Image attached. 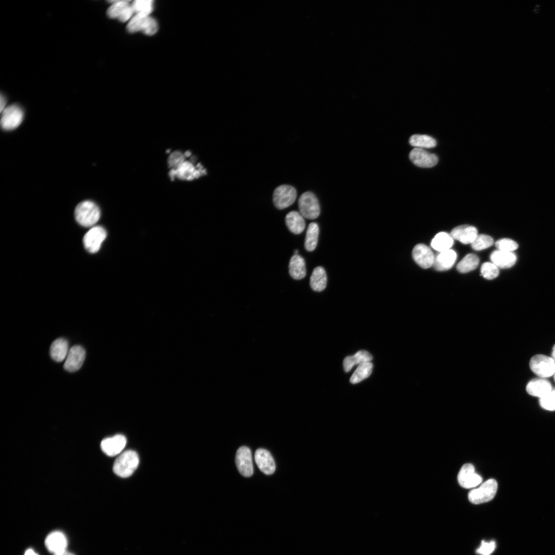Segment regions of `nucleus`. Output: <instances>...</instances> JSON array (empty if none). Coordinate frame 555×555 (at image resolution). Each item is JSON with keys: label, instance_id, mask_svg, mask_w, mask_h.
Instances as JSON below:
<instances>
[{"label": "nucleus", "instance_id": "nucleus-1", "mask_svg": "<svg viewBox=\"0 0 555 555\" xmlns=\"http://www.w3.org/2000/svg\"><path fill=\"white\" fill-rule=\"evenodd\" d=\"M75 216L77 222L81 226L90 227L94 225L99 219L100 211L94 202L86 200L77 206Z\"/></svg>", "mask_w": 555, "mask_h": 555}, {"label": "nucleus", "instance_id": "nucleus-2", "mask_svg": "<svg viewBox=\"0 0 555 555\" xmlns=\"http://www.w3.org/2000/svg\"><path fill=\"white\" fill-rule=\"evenodd\" d=\"M137 453L133 450H127L117 458L113 465V471L121 477L131 476L137 469L139 464Z\"/></svg>", "mask_w": 555, "mask_h": 555}, {"label": "nucleus", "instance_id": "nucleus-3", "mask_svg": "<svg viewBox=\"0 0 555 555\" xmlns=\"http://www.w3.org/2000/svg\"><path fill=\"white\" fill-rule=\"evenodd\" d=\"M497 489L496 481L489 479L477 488L470 491L468 498L474 504H480L491 501L495 496Z\"/></svg>", "mask_w": 555, "mask_h": 555}, {"label": "nucleus", "instance_id": "nucleus-4", "mask_svg": "<svg viewBox=\"0 0 555 555\" xmlns=\"http://www.w3.org/2000/svg\"><path fill=\"white\" fill-rule=\"evenodd\" d=\"M529 366L531 370L540 378L550 377L555 373V361L552 357L544 355L533 356L530 360Z\"/></svg>", "mask_w": 555, "mask_h": 555}, {"label": "nucleus", "instance_id": "nucleus-5", "mask_svg": "<svg viewBox=\"0 0 555 555\" xmlns=\"http://www.w3.org/2000/svg\"><path fill=\"white\" fill-rule=\"evenodd\" d=\"M298 206L300 213L304 218L314 219L320 214V208L318 200L311 192H306L300 196Z\"/></svg>", "mask_w": 555, "mask_h": 555}, {"label": "nucleus", "instance_id": "nucleus-6", "mask_svg": "<svg viewBox=\"0 0 555 555\" xmlns=\"http://www.w3.org/2000/svg\"><path fill=\"white\" fill-rule=\"evenodd\" d=\"M295 189L290 185L283 184L278 187L273 194V201L278 209H284L291 206L297 198Z\"/></svg>", "mask_w": 555, "mask_h": 555}, {"label": "nucleus", "instance_id": "nucleus-7", "mask_svg": "<svg viewBox=\"0 0 555 555\" xmlns=\"http://www.w3.org/2000/svg\"><path fill=\"white\" fill-rule=\"evenodd\" d=\"M1 125L5 130H12L18 127L22 122L24 113L22 108L15 104L6 107L1 113Z\"/></svg>", "mask_w": 555, "mask_h": 555}, {"label": "nucleus", "instance_id": "nucleus-8", "mask_svg": "<svg viewBox=\"0 0 555 555\" xmlns=\"http://www.w3.org/2000/svg\"><path fill=\"white\" fill-rule=\"evenodd\" d=\"M106 237V232L103 228L100 226L92 227L83 237V244L85 249L90 253H96L99 250Z\"/></svg>", "mask_w": 555, "mask_h": 555}, {"label": "nucleus", "instance_id": "nucleus-9", "mask_svg": "<svg viewBox=\"0 0 555 555\" xmlns=\"http://www.w3.org/2000/svg\"><path fill=\"white\" fill-rule=\"evenodd\" d=\"M459 484L466 489L475 487L482 482V477L475 471L471 464H466L461 468L457 476Z\"/></svg>", "mask_w": 555, "mask_h": 555}, {"label": "nucleus", "instance_id": "nucleus-10", "mask_svg": "<svg viewBox=\"0 0 555 555\" xmlns=\"http://www.w3.org/2000/svg\"><path fill=\"white\" fill-rule=\"evenodd\" d=\"M235 463L241 475L245 477H250L252 475L253 467L251 452L249 448L242 446L237 449L235 455Z\"/></svg>", "mask_w": 555, "mask_h": 555}, {"label": "nucleus", "instance_id": "nucleus-11", "mask_svg": "<svg viewBox=\"0 0 555 555\" xmlns=\"http://www.w3.org/2000/svg\"><path fill=\"white\" fill-rule=\"evenodd\" d=\"M198 166L196 167L191 162L184 160L175 169L171 170L170 174L172 178L176 177L181 179L192 180L205 174V170Z\"/></svg>", "mask_w": 555, "mask_h": 555}, {"label": "nucleus", "instance_id": "nucleus-12", "mask_svg": "<svg viewBox=\"0 0 555 555\" xmlns=\"http://www.w3.org/2000/svg\"><path fill=\"white\" fill-rule=\"evenodd\" d=\"M85 357V351L80 345H75L69 349L64 364V368L69 372H75L82 366Z\"/></svg>", "mask_w": 555, "mask_h": 555}, {"label": "nucleus", "instance_id": "nucleus-13", "mask_svg": "<svg viewBox=\"0 0 555 555\" xmlns=\"http://www.w3.org/2000/svg\"><path fill=\"white\" fill-rule=\"evenodd\" d=\"M126 443V438L120 434L103 439L100 446L103 452L107 455L114 456L119 454Z\"/></svg>", "mask_w": 555, "mask_h": 555}, {"label": "nucleus", "instance_id": "nucleus-14", "mask_svg": "<svg viewBox=\"0 0 555 555\" xmlns=\"http://www.w3.org/2000/svg\"><path fill=\"white\" fill-rule=\"evenodd\" d=\"M409 157L416 165L421 168H431L438 162V158L421 148L415 147L410 153Z\"/></svg>", "mask_w": 555, "mask_h": 555}, {"label": "nucleus", "instance_id": "nucleus-15", "mask_svg": "<svg viewBox=\"0 0 555 555\" xmlns=\"http://www.w3.org/2000/svg\"><path fill=\"white\" fill-rule=\"evenodd\" d=\"M412 256L420 267L427 269L433 266L435 255L429 247L423 244H419L414 247Z\"/></svg>", "mask_w": 555, "mask_h": 555}, {"label": "nucleus", "instance_id": "nucleus-16", "mask_svg": "<svg viewBox=\"0 0 555 555\" xmlns=\"http://www.w3.org/2000/svg\"><path fill=\"white\" fill-rule=\"evenodd\" d=\"M254 459L257 467L264 474L271 475L274 472V460L268 450L262 448L257 449L254 454Z\"/></svg>", "mask_w": 555, "mask_h": 555}, {"label": "nucleus", "instance_id": "nucleus-17", "mask_svg": "<svg viewBox=\"0 0 555 555\" xmlns=\"http://www.w3.org/2000/svg\"><path fill=\"white\" fill-rule=\"evenodd\" d=\"M45 545L47 550L54 554L66 550L67 538L65 534L60 531H53L46 538Z\"/></svg>", "mask_w": 555, "mask_h": 555}, {"label": "nucleus", "instance_id": "nucleus-18", "mask_svg": "<svg viewBox=\"0 0 555 555\" xmlns=\"http://www.w3.org/2000/svg\"><path fill=\"white\" fill-rule=\"evenodd\" d=\"M526 389L530 395L541 398L550 392L552 387L548 380L539 377L530 380L527 383Z\"/></svg>", "mask_w": 555, "mask_h": 555}, {"label": "nucleus", "instance_id": "nucleus-19", "mask_svg": "<svg viewBox=\"0 0 555 555\" xmlns=\"http://www.w3.org/2000/svg\"><path fill=\"white\" fill-rule=\"evenodd\" d=\"M450 234L453 239L464 244L472 243L478 235L476 228L469 225L457 226L452 229Z\"/></svg>", "mask_w": 555, "mask_h": 555}, {"label": "nucleus", "instance_id": "nucleus-20", "mask_svg": "<svg viewBox=\"0 0 555 555\" xmlns=\"http://www.w3.org/2000/svg\"><path fill=\"white\" fill-rule=\"evenodd\" d=\"M456 257V252L452 249L439 252L434 256L433 266L437 271L448 270L454 264Z\"/></svg>", "mask_w": 555, "mask_h": 555}, {"label": "nucleus", "instance_id": "nucleus-21", "mask_svg": "<svg viewBox=\"0 0 555 555\" xmlns=\"http://www.w3.org/2000/svg\"><path fill=\"white\" fill-rule=\"evenodd\" d=\"M153 22V17L136 14L128 21L126 28L131 33L142 31L145 34L150 29Z\"/></svg>", "mask_w": 555, "mask_h": 555}, {"label": "nucleus", "instance_id": "nucleus-22", "mask_svg": "<svg viewBox=\"0 0 555 555\" xmlns=\"http://www.w3.org/2000/svg\"><path fill=\"white\" fill-rule=\"evenodd\" d=\"M490 259L498 268H508L515 264L517 257L512 252L497 250L492 252Z\"/></svg>", "mask_w": 555, "mask_h": 555}, {"label": "nucleus", "instance_id": "nucleus-23", "mask_svg": "<svg viewBox=\"0 0 555 555\" xmlns=\"http://www.w3.org/2000/svg\"><path fill=\"white\" fill-rule=\"evenodd\" d=\"M285 223L288 229L295 234L301 233L305 228L304 217L295 211H292L286 215Z\"/></svg>", "mask_w": 555, "mask_h": 555}, {"label": "nucleus", "instance_id": "nucleus-24", "mask_svg": "<svg viewBox=\"0 0 555 555\" xmlns=\"http://www.w3.org/2000/svg\"><path fill=\"white\" fill-rule=\"evenodd\" d=\"M289 273L295 280L303 279L306 274L304 259L300 255H293L289 264Z\"/></svg>", "mask_w": 555, "mask_h": 555}, {"label": "nucleus", "instance_id": "nucleus-25", "mask_svg": "<svg viewBox=\"0 0 555 555\" xmlns=\"http://www.w3.org/2000/svg\"><path fill=\"white\" fill-rule=\"evenodd\" d=\"M68 342L64 338H58L51 344L50 348V355L51 358L56 362H62L68 353Z\"/></svg>", "mask_w": 555, "mask_h": 555}, {"label": "nucleus", "instance_id": "nucleus-26", "mask_svg": "<svg viewBox=\"0 0 555 555\" xmlns=\"http://www.w3.org/2000/svg\"><path fill=\"white\" fill-rule=\"evenodd\" d=\"M373 357L370 353L364 350H361L354 355L346 357L343 360V368L345 372H348L353 366L364 362H370Z\"/></svg>", "mask_w": 555, "mask_h": 555}, {"label": "nucleus", "instance_id": "nucleus-27", "mask_svg": "<svg viewBox=\"0 0 555 555\" xmlns=\"http://www.w3.org/2000/svg\"><path fill=\"white\" fill-rule=\"evenodd\" d=\"M327 284V275L324 269L321 266L316 267L310 276V285L316 291L323 290Z\"/></svg>", "mask_w": 555, "mask_h": 555}, {"label": "nucleus", "instance_id": "nucleus-28", "mask_svg": "<svg viewBox=\"0 0 555 555\" xmlns=\"http://www.w3.org/2000/svg\"><path fill=\"white\" fill-rule=\"evenodd\" d=\"M453 244V238L451 234L441 232L434 236L431 241V247L438 252H442L449 249Z\"/></svg>", "mask_w": 555, "mask_h": 555}, {"label": "nucleus", "instance_id": "nucleus-29", "mask_svg": "<svg viewBox=\"0 0 555 555\" xmlns=\"http://www.w3.org/2000/svg\"><path fill=\"white\" fill-rule=\"evenodd\" d=\"M319 228L316 223H310L307 228L305 239L304 246L308 251H313L317 245Z\"/></svg>", "mask_w": 555, "mask_h": 555}, {"label": "nucleus", "instance_id": "nucleus-30", "mask_svg": "<svg viewBox=\"0 0 555 555\" xmlns=\"http://www.w3.org/2000/svg\"><path fill=\"white\" fill-rule=\"evenodd\" d=\"M373 365L371 362L362 363L359 365L350 377V382L353 384L360 382L368 377L373 370Z\"/></svg>", "mask_w": 555, "mask_h": 555}, {"label": "nucleus", "instance_id": "nucleus-31", "mask_svg": "<svg viewBox=\"0 0 555 555\" xmlns=\"http://www.w3.org/2000/svg\"><path fill=\"white\" fill-rule=\"evenodd\" d=\"M410 144L417 148H432L436 145L435 139L425 135L415 134L411 136Z\"/></svg>", "mask_w": 555, "mask_h": 555}, {"label": "nucleus", "instance_id": "nucleus-32", "mask_svg": "<svg viewBox=\"0 0 555 555\" xmlns=\"http://www.w3.org/2000/svg\"><path fill=\"white\" fill-rule=\"evenodd\" d=\"M479 260L474 254L466 255L457 264V269L461 273H467L476 268Z\"/></svg>", "mask_w": 555, "mask_h": 555}, {"label": "nucleus", "instance_id": "nucleus-33", "mask_svg": "<svg viewBox=\"0 0 555 555\" xmlns=\"http://www.w3.org/2000/svg\"><path fill=\"white\" fill-rule=\"evenodd\" d=\"M111 5L107 10V15L112 18H118L126 7L130 4V1L115 0L109 1Z\"/></svg>", "mask_w": 555, "mask_h": 555}, {"label": "nucleus", "instance_id": "nucleus-34", "mask_svg": "<svg viewBox=\"0 0 555 555\" xmlns=\"http://www.w3.org/2000/svg\"><path fill=\"white\" fill-rule=\"evenodd\" d=\"M132 6L136 14L150 16L153 9V1L151 0H136Z\"/></svg>", "mask_w": 555, "mask_h": 555}, {"label": "nucleus", "instance_id": "nucleus-35", "mask_svg": "<svg viewBox=\"0 0 555 555\" xmlns=\"http://www.w3.org/2000/svg\"><path fill=\"white\" fill-rule=\"evenodd\" d=\"M493 244V239L491 236L485 234H479L471 244L474 250L478 251L488 248Z\"/></svg>", "mask_w": 555, "mask_h": 555}, {"label": "nucleus", "instance_id": "nucleus-36", "mask_svg": "<svg viewBox=\"0 0 555 555\" xmlns=\"http://www.w3.org/2000/svg\"><path fill=\"white\" fill-rule=\"evenodd\" d=\"M480 271L482 275L486 279L492 280L499 274L498 268L493 263L485 262L483 264Z\"/></svg>", "mask_w": 555, "mask_h": 555}, {"label": "nucleus", "instance_id": "nucleus-37", "mask_svg": "<svg viewBox=\"0 0 555 555\" xmlns=\"http://www.w3.org/2000/svg\"><path fill=\"white\" fill-rule=\"evenodd\" d=\"M539 403L543 409L555 411V388H552L547 394L540 398Z\"/></svg>", "mask_w": 555, "mask_h": 555}, {"label": "nucleus", "instance_id": "nucleus-38", "mask_svg": "<svg viewBox=\"0 0 555 555\" xmlns=\"http://www.w3.org/2000/svg\"><path fill=\"white\" fill-rule=\"evenodd\" d=\"M497 250L512 252L518 248V244L512 239L502 238L497 240L495 244Z\"/></svg>", "mask_w": 555, "mask_h": 555}, {"label": "nucleus", "instance_id": "nucleus-39", "mask_svg": "<svg viewBox=\"0 0 555 555\" xmlns=\"http://www.w3.org/2000/svg\"><path fill=\"white\" fill-rule=\"evenodd\" d=\"M496 544L494 541L486 542L483 541L481 545L476 550V553L480 555H490L494 550Z\"/></svg>", "mask_w": 555, "mask_h": 555}, {"label": "nucleus", "instance_id": "nucleus-40", "mask_svg": "<svg viewBox=\"0 0 555 555\" xmlns=\"http://www.w3.org/2000/svg\"><path fill=\"white\" fill-rule=\"evenodd\" d=\"M185 160V155L180 152H173L169 158V164L171 170L175 169Z\"/></svg>", "mask_w": 555, "mask_h": 555}, {"label": "nucleus", "instance_id": "nucleus-41", "mask_svg": "<svg viewBox=\"0 0 555 555\" xmlns=\"http://www.w3.org/2000/svg\"><path fill=\"white\" fill-rule=\"evenodd\" d=\"M6 103V99H5V97L2 95V94H1V97H0V110H1V113L6 108L5 107Z\"/></svg>", "mask_w": 555, "mask_h": 555}, {"label": "nucleus", "instance_id": "nucleus-42", "mask_svg": "<svg viewBox=\"0 0 555 555\" xmlns=\"http://www.w3.org/2000/svg\"><path fill=\"white\" fill-rule=\"evenodd\" d=\"M53 555H75L73 553L68 551L67 550H65L59 553L54 554Z\"/></svg>", "mask_w": 555, "mask_h": 555}, {"label": "nucleus", "instance_id": "nucleus-43", "mask_svg": "<svg viewBox=\"0 0 555 555\" xmlns=\"http://www.w3.org/2000/svg\"><path fill=\"white\" fill-rule=\"evenodd\" d=\"M24 555H38L32 549H28L25 552Z\"/></svg>", "mask_w": 555, "mask_h": 555}, {"label": "nucleus", "instance_id": "nucleus-44", "mask_svg": "<svg viewBox=\"0 0 555 555\" xmlns=\"http://www.w3.org/2000/svg\"><path fill=\"white\" fill-rule=\"evenodd\" d=\"M552 358L555 361V344L553 345L552 351Z\"/></svg>", "mask_w": 555, "mask_h": 555}, {"label": "nucleus", "instance_id": "nucleus-45", "mask_svg": "<svg viewBox=\"0 0 555 555\" xmlns=\"http://www.w3.org/2000/svg\"><path fill=\"white\" fill-rule=\"evenodd\" d=\"M294 255H297V254H298V250H295V251H294Z\"/></svg>", "mask_w": 555, "mask_h": 555}, {"label": "nucleus", "instance_id": "nucleus-46", "mask_svg": "<svg viewBox=\"0 0 555 555\" xmlns=\"http://www.w3.org/2000/svg\"><path fill=\"white\" fill-rule=\"evenodd\" d=\"M553 376H554V381H555V373H554V374Z\"/></svg>", "mask_w": 555, "mask_h": 555}]
</instances>
